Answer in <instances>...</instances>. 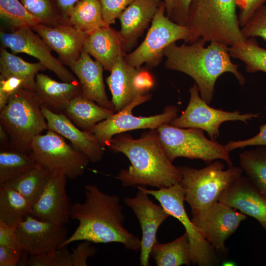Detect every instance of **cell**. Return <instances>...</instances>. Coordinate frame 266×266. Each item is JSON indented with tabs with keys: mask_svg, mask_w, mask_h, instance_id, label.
I'll use <instances>...</instances> for the list:
<instances>
[{
	"mask_svg": "<svg viewBox=\"0 0 266 266\" xmlns=\"http://www.w3.org/2000/svg\"><path fill=\"white\" fill-rule=\"evenodd\" d=\"M84 190V201L71 206V218L78 220V226L60 247L87 240L120 243L127 249L140 250L141 240L123 226L125 216L119 197L104 193L94 184L85 185Z\"/></svg>",
	"mask_w": 266,
	"mask_h": 266,
	"instance_id": "obj_1",
	"label": "cell"
},
{
	"mask_svg": "<svg viewBox=\"0 0 266 266\" xmlns=\"http://www.w3.org/2000/svg\"><path fill=\"white\" fill-rule=\"evenodd\" d=\"M107 147L123 154L131 162L129 168L122 169L118 175L125 187L150 186L160 189L181 182V172L165 153L157 129L143 133L138 139L128 133L116 134Z\"/></svg>",
	"mask_w": 266,
	"mask_h": 266,
	"instance_id": "obj_2",
	"label": "cell"
},
{
	"mask_svg": "<svg viewBox=\"0 0 266 266\" xmlns=\"http://www.w3.org/2000/svg\"><path fill=\"white\" fill-rule=\"evenodd\" d=\"M199 39L189 45L173 43L164 51L165 66L183 72L192 78L198 86L200 96L211 103L218 77L226 72L233 73L241 85L245 78L238 71V65L232 62L226 44L211 41L207 47Z\"/></svg>",
	"mask_w": 266,
	"mask_h": 266,
	"instance_id": "obj_3",
	"label": "cell"
},
{
	"mask_svg": "<svg viewBox=\"0 0 266 266\" xmlns=\"http://www.w3.org/2000/svg\"><path fill=\"white\" fill-rule=\"evenodd\" d=\"M236 0H193L186 26L188 43L199 39L233 46L245 42L236 13Z\"/></svg>",
	"mask_w": 266,
	"mask_h": 266,
	"instance_id": "obj_4",
	"label": "cell"
},
{
	"mask_svg": "<svg viewBox=\"0 0 266 266\" xmlns=\"http://www.w3.org/2000/svg\"><path fill=\"white\" fill-rule=\"evenodd\" d=\"M41 100L34 91L21 88L0 111V125L7 133L10 149L30 153L33 138L48 130Z\"/></svg>",
	"mask_w": 266,
	"mask_h": 266,
	"instance_id": "obj_5",
	"label": "cell"
},
{
	"mask_svg": "<svg viewBox=\"0 0 266 266\" xmlns=\"http://www.w3.org/2000/svg\"><path fill=\"white\" fill-rule=\"evenodd\" d=\"M182 175L180 184L185 200L191 211H195L218 201L222 193L243 173L241 167L233 166L225 169L224 164L215 161L202 168L178 166Z\"/></svg>",
	"mask_w": 266,
	"mask_h": 266,
	"instance_id": "obj_6",
	"label": "cell"
},
{
	"mask_svg": "<svg viewBox=\"0 0 266 266\" xmlns=\"http://www.w3.org/2000/svg\"><path fill=\"white\" fill-rule=\"evenodd\" d=\"M157 130L163 150L171 162L176 158L184 157L200 159L209 165L221 159L229 166H233L225 145L207 139L202 130L179 128L170 124H163Z\"/></svg>",
	"mask_w": 266,
	"mask_h": 266,
	"instance_id": "obj_7",
	"label": "cell"
},
{
	"mask_svg": "<svg viewBox=\"0 0 266 266\" xmlns=\"http://www.w3.org/2000/svg\"><path fill=\"white\" fill-rule=\"evenodd\" d=\"M165 12L166 6L163 2L143 41L135 50L125 55V59L129 65L136 68L143 64L148 68L155 67L164 57V51L169 45L179 40L188 43V27L173 22L165 15Z\"/></svg>",
	"mask_w": 266,
	"mask_h": 266,
	"instance_id": "obj_8",
	"label": "cell"
},
{
	"mask_svg": "<svg viewBox=\"0 0 266 266\" xmlns=\"http://www.w3.org/2000/svg\"><path fill=\"white\" fill-rule=\"evenodd\" d=\"M30 153L39 164L52 172H62L70 179L82 175L90 162L86 155L51 130L33 138Z\"/></svg>",
	"mask_w": 266,
	"mask_h": 266,
	"instance_id": "obj_9",
	"label": "cell"
},
{
	"mask_svg": "<svg viewBox=\"0 0 266 266\" xmlns=\"http://www.w3.org/2000/svg\"><path fill=\"white\" fill-rule=\"evenodd\" d=\"M151 97L149 94L137 96L122 110L86 131L105 148L116 134L134 130L157 129L163 124H169L177 117L178 110L175 105H166L162 113L150 116H135L132 114L135 107L149 100Z\"/></svg>",
	"mask_w": 266,
	"mask_h": 266,
	"instance_id": "obj_10",
	"label": "cell"
},
{
	"mask_svg": "<svg viewBox=\"0 0 266 266\" xmlns=\"http://www.w3.org/2000/svg\"><path fill=\"white\" fill-rule=\"evenodd\" d=\"M143 188L159 201L170 216L177 219L184 227L190 243L192 263L199 266L216 264L217 260L214 249L203 237L186 213L184 204L185 193L181 185L178 183L156 190Z\"/></svg>",
	"mask_w": 266,
	"mask_h": 266,
	"instance_id": "obj_11",
	"label": "cell"
},
{
	"mask_svg": "<svg viewBox=\"0 0 266 266\" xmlns=\"http://www.w3.org/2000/svg\"><path fill=\"white\" fill-rule=\"evenodd\" d=\"M190 98L184 111L169 123L182 128H197L205 131L210 139L216 140L221 125L227 121H247L260 117V113L241 114L238 110L230 112L210 106L200 96L196 84L190 89Z\"/></svg>",
	"mask_w": 266,
	"mask_h": 266,
	"instance_id": "obj_12",
	"label": "cell"
},
{
	"mask_svg": "<svg viewBox=\"0 0 266 266\" xmlns=\"http://www.w3.org/2000/svg\"><path fill=\"white\" fill-rule=\"evenodd\" d=\"M192 221L214 249L225 251V242L237 229L247 215L218 201L192 212Z\"/></svg>",
	"mask_w": 266,
	"mask_h": 266,
	"instance_id": "obj_13",
	"label": "cell"
},
{
	"mask_svg": "<svg viewBox=\"0 0 266 266\" xmlns=\"http://www.w3.org/2000/svg\"><path fill=\"white\" fill-rule=\"evenodd\" d=\"M31 28H24L7 33L1 31L0 39L3 47L14 53H22L36 58L46 69L53 71L63 82L78 80L76 76L54 57L51 49Z\"/></svg>",
	"mask_w": 266,
	"mask_h": 266,
	"instance_id": "obj_14",
	"label": "cell"
},
{
	"mask_svg": "<svg viewBox=\"0 0 266 266\" xmlns=\"http://www.w3.org/2000/svg\"><path fill=\"white\" fill-rule=\"evenodd\" d=\"M16 234L22 248L29 255L55 251L67 239L65 225L38 220L28 215L17 225Z\"/></svg>",
	"mask_w": 266,
	"mask_h": 266,
	"instance_id": "obj_15",
	"label": "cell"
},
{
	"mask_svg": "<svg viewBox=\"0 0 266 266\" xmlns=\"http://www.w3.org/2000/svg\"><path fill=\"white\" fill-rule=\"evenodd\" d=\"M138 191L134 197H125L124 202L135 215L142 231L140 264L149 265V258L153 246L157 243V233L159 227L170 216L160 204L154 203L143 187L138 186Z\"/></svg>",
	"mask_w": 266,
	"mask_h": 266,
	"instance_id": "obj_16",
	"label": "cell"
},
{
	"mask_svg": "<svg viewBox=\"0 0 266 266\" xmlns=\"http://www.w3.org/2000/svg\"><path fill=\"white\" fill-rule=\"evenodd\" d=\"M67 178L62 172H52L43 193L33 205L31 215L60 225L69 223L72 204L66 193Z\"/></svg>",
	"mask_w": 266,
	"mask_h": 266,
	"instance_id": "obj_17",
	"label": "cell"
},
{
	"mask_svg": "<svg viewBox=\"0 0 266 266\" xmlns=\"http://www.w3.org/2000/svg\"><path fill=\"white\" fill-rule=\"evenodd\" d=\"M31 29L58 54L61 62L69 67L79 59L89 36L66 24L55 26L39 24Z\"/></svg>",
	"mask_w": 266,
	"mask_h": 266,
	"instance_id": "obj_18",
	"label": "cell"
},
{
	"mask_svg": "<svg viewBox=\"0 0 266 266\" xmlns=\"http://www.w3.org/2000/svg\"><path fill=\"white\" fill-rule=\"evenodd\" d=\"M218 201L254 218L266 231V198L246 176H240L230 185Z\"/></svg>",
	"mask_w": 266,
	"mask_h": 266,
	"instance_id": "obj_19",
	"label": "cell"
},
{
	"mask_svg": "<svg viewBox=\"0 0 266 266\" xmlns=\"http://www.w3.org/2000/svg\"><path fill=\"white\" fill-rule=\"evenodd\" d=\"M48 130H51L68 139L77 150L86 155L92 163L101 160L104 148L94 136L86 131L79 129L63 113H56L42 105Z\"/></svg>",
	"mask_w": 266,
	"mask_h": 266,
	"instance_id": "obj_20",
	"label": "cell"
},
{
	"mask_svg": "<svg viewBox=\"0 0 266 266\" xmlns=\"http://www.w3.org/2000/svg\"><path fill=\"white\" fill-rule=\"evenodd\" d=\"M69 68L79 81L84 96L104 108L115 111L105 92L104 68L99 62L93 60L83 49L79 59Z\"/></svg>",
	"mask_w": 266,
	"mask_h": 266,
	"instance_id": "obj_21",
	"label": "cell"
},
{
	"mask_svg": "<svg viewBox=\"0 0 266 266\" xmlns=\"http://www.w3.org/2000/svg\"><path fill=\"white\" fill-rule=\"evenodd\" d=\"M163 2L160 0H133L118 18L119 33L127 51L136 43Z\"/></svg>",
	"mask_w": 266,
	"mask_h": 266,
	"instance_id": "obj_22",
	"label": "cell"
},
{
	"mask_svg": "<svg viewBox=\"0 0 266 266\" xmlns=\"http://www.w3.org/2000/svg\"><path fill=\"white\" fill-rule=\"evenodd\" d=\"M83 49L109 71L119 58L127 54L119 31L110 26L101 28L89 34Z\"/></svg>",
	"mask_w": 266,
	"mask_h": 266,
	"instance_id": "obj_23",
	"label": "cell"
},
{
	"mask_svg": "<svg viewBox=\"0 0 266 266\" xmlns=\"http://www.w3.org/2000/svg\"><path fill=\"white\" fill-rule=\"evenodd\" d=\"M35 86L42 104L56 113H63L70 100L82 93L78 80L59 82L43 73L36 75Z\"/></svg>",
	"mask_w": 266,
	"mask_h": 266,
	"instance_id": "obj_24",
	"label": "cell"
},
{
	"mask_svg": "<svg viewBox=\"0 0 266 266\" xmlns=\"http://www.w3.org/2000/svg\"><path fill=\"white\" fill-rule=\"evenodd\" d=\"M136 68L129 65L125 57L119 58L112 67L106 81L112 96L111 102L115 111L122 110L137 96L132 85Z\"/></svg>",
	"mask_w": 266,
	"mask_h": 266,
	"instance_id": "obj_25",
	"label": "cell"
},
{
	"mask_svg": "<svg viewBox=\"0 0 266 266\" xmlns=\"http://www.w3.org/2000/svg\"><path fill=\"white\" fill-rule=\"evenodd\" d=\"M63 113L78 128L88 131L110 117L114 111L96 104L81 93L70 100Z\"/></svg>",
	"mask_w": 266,
	"mask_h": 266,
	"instance_id": "obj_26",
	"label": "cell"
},
{
	"mask_svg": "<svg viewBox=\"0 0 266 266\" xmlns=\"http://www.w3.org/2000/svg\"><path fill=\"white\" fill-rule=\"evenodd\" d=\"M52 171L37 163L32 169L0 185L14 189L32 205L43 193Z\"/></svg>",
	"mask_w": 266,
	"mask_h": 266,
	"instance_id": "obj_27",
	"label": "cell"
},
{
	"mask_svg": "<svg viewBox=\"0 0 266 266\" xmlns=\"http://www.w3.org/2000/svg\"><path fill=\"white\" fill-rule=\"evenodd\" d=\"M150 256L158 266H189L192 259L187 233L185 232L182 235L168 243L157 242L151 249Z\"/></svg>",
	"mask_w": 266,
	"mask_h": 266,
	"instance_id": "obj_28",
	"label": "cell"
},
{
	"mask_svg": "<svg viewBox=\"0 0 266 266\" xmlns=\"http://www.w3.org/2000/svg\"><path fill=\"white\" fill-rule=\"evenodd\" d=\"M46 69L38 62L35 63L27 62L18 56L9 53L5 48H0V76L4 78L15 77L22 80L26 89L35 91V77L41 70Z\"/></svg>",
	"mask_w": 266,
	"mask_h": 266,
	"instance_id": "obj_29",
	"label": "cell"
},
{
	"mask_svg": "<svg viewBox=\"0 0 266 266\" xmlns=\"http://www.w3.org/2000/svg\"><path fill=\"white\" fill-rule=\"evenodd\" d=\"M68 24L88 34L106 26L99 0H80L70 11Z\"/></svg>",
	"mask_w": 266,
	"mask_h": 266,
	"instance_id": "obj_30",
	"label": "cell"
},
{
	"mask_svg": "<svg viewBox=\"0 0 266 266\" xmlns=\"http://www.w3.org/2000/svg\"><path fill=\"white\" fill-rule=\"evenodd\" d=\"M33 206L14 189L0 187V222L17 226L32 212Z\"/></svg>",
	"mask_w": 266,
	"mask_h": 266,
	"instance_id": "obj_31",
	"label": "cell"
},
{
	"mask_svg": "<svg viewBox=\"0 0 266 266\" xmlns=\"http://www.w3.org/2000/svg\"><path fill=\"white\" fill-rule=\"evenodd\" d=\"M256 146L240 153V166L245 176L266 198V146Z\"/></svg>",
	"mask_w": 266,
	"mask_h": 266,
	"instance_id": "obj_32",
	"label": "cell"
},
{
	"mask_svg": "<svg viewBox=\"0 0 266 266\" xmlns=\"http://www.w3.org/2000/svg\"><path fill=\"white\" fill-rule=\"evenodd\" d=\"M37 162L30 153L13 149H0V185L33 168Z\"/></svg>",
	"mask_w": 266,
	"mask_h": 266,
	"instance_id": "obj_33",
	"label": "cell"
},
{
	"mask_svg": "<svg viewBox=\"0 0 266 266\" xmlns=\"http://www.w3.org/2000/svg\"><path fill=\"white\" fill-rule=\"evenodd\" d=\"M230 56L238 59L245 65L247 72L266 73V49L258 44L255 38H250L239 44L229 46Z\"/></svg>",
	"mask_w": 266,
	"mask_h": 266,
	"instance_id": "obj_34",
	"label": "cell"
},
{
	"mask_svg": "<svg viewBox=\"0 0 266 266\" xmlns=\"http://www.w3.org/2000/svg\"><path fill=\"white\" fill-rule=\"evenodd\" d=\"M1 20L13 31L24 28H31L41 24L19 0H0Z\"/></svg>",
	"mask_w": 266,
	"mask_h": 266,
	"instance_id": "obj_35",
	"label": "cell"
},
{
	"mask_svg": "<svg viewBox=\"0 0 266 266\" xmlns=\"http://www.w3.org/2000/svg\"><path fill=\"white\" fill-rule=\"evenodd\" d=\"M41 24L55 26L66 24L55 0H19Z\"/></svg>",
	"mask_w": 266,
	"mask_h": 266,
	"instance_id": "obj_36",
	"label": "cell"
},
{
	"mask_svg": "<svg viewBox=\"0 0 266 266\" xmlns=\"http://www.w3.org/2000/svg\"><path fill=\"white\" fill-rule=\"evenodd\" d=\"M241 32L246 39L259 37L266 41V5H261L255 11L241 27Z\"/></svg>",
	"mask_w": 266,
	"mask_h": 266,
	"instance_id": "obj_37",
	"label": "cell"
},
{
	"mask_svg": "<svg viewBox=\"0 0 266 266\" xmlns=\"http://www.w3.org/2000/svg\"><path fill=\"white\" fill-rule=\"evenodd\" d=\"M133 0H99L104 21L107 26L114 24Z\"/></svg>",
	"mask_w": 266,
	"mask_h": 266,
	"instance_id": "obj_38",
	"label": "cell"
},
{
	"mask_svg": "<svg viewBox=\"0 0 266 266\" xmlns=\"http://www.w3.org/2000/svg\"><path fill=\"white\" fill-rule=\"evenodd\" d=\"M132 85L133 89L137 96L149 94L155 85V79L152 74L148 68H136L133 77Z\"/></svg>",
	"mask_w": 266,
	"mask_h": 266,
	"instance_id": "obj_39",
	"label": "cell"
},
{
	"mask_svg": "<svg viewBox=\"0 0 266 266\" xmlns=\"http://www.w3.org/2000/svg\"><path fill=\"white\" fill-rule=\"evenodd\" d=\"M21 88H26L24 82L18 78L0 76V111L5 106L9 97Z\"/></svg>",
	"mask_w": 266,
	"mask_h": 266,
	"instance_id": "obj_40",
	"label": "cell"
},
{
	"mask_svg": "<svg viewBox=\"0 0 266 266\" xmlns=\"http://www.w3.org/2000/svg\"><path fill=\"white\" fill-rule=\"evenodd\" d=\"M266 109V103L265 105ZM259 132L255 136L242 140H232L228 141L225 146L230 152L238 148H242L250 146H266V124L259 127Z\"/></svg>",
	"mask_w": 266,
	"mask_h": 266,
	"instance_id": "obj_41",
	"label": "cell"
},
{
	"mask_svg": "<svg viewBox=\"0 0 266 266\" xmlns=\"http://www.w3.org/2000/svg\"><path fill=\"white\" fill-rule=\"evenodd\" d=\"M90 243L89 241L83 240L76 248L72 249L73 266H86L87 259L97 253V249Z\"/></svg>",
	"mask_w": 266,
	"mask_h": 266,
	"instance_id": "obj_42",
	"label": "cell"
},
{
	"mask_svg": "<svg viewBox=\"0 0 266 266\" xmlns=\"http://www.w3.org/2000/svg\"><path fill=\"white\" fill-rule=\"evenodd\" d=\"M17 226H10L0 222V246L15 249H23L16 236Z\"/></svg>",
	"mask_w": 266,
	"mask_h": 266,
	"instance_id": "obj_43",
	"label": "cell"
},
{
	"mask_svg": "<svg viewBox=\"0 0 266 266\" xmlns=\"http://www.w3.org/2000/svg\"><path fill=\"white\" fill-rule=\"evenodd\" d=\"M266 2V0H236L237 5L240 9L238 19L240 27H242L255 11Z\"/></svg>",
	"mask_w": 266,
	"mask_h": 266,
	"instance_id": "obj_44",
	"label": "cell"
},
{
	"mask_svg": "<svg viewBox=\"0 0 266 266\" xmlns=\"http://www.w3.org/2000/svg\"><path fill=\"white\" fill-rule=\"evenodd\" d=\"M193 0H176L170 19L182 26H186L189 9Z\"/></svg>",
	"mask_w": 266,
	"mask_h": 266,
	"instance_id": "obj_45",
	"label": "cell"
},
{
	"mask_svg": "<svg viewBox=\"0 0 266 266\" xmlns=\"http://www.w3.org/2000/svg\"><path fill=\"white\" fill-rule=\"evenodd\" d=\"M23 249H15L0 246V266L18 265Z\"/></svg>",
	"mask_w": 266,
	"mask_h": 266,
	"instance_id": "obj_46",
	"label": "cell"
},
{
	"mask_svg": "<svg viewBox=\"0 0 266 266\" xmlns=\"http://www.w3.org/2000/svg\"><path fill=\"white\" fill-rule=\"evenodd\" d=\"M55 251L36 255H29L27 266H58Z\"/></svg>",
	"mask_w": 266,
	"mask_h": 266,
	"instance_id": "obj_47",
	"label": "cell"
},
{
	"mask_svg": "<svg viewBox=\"0 0 266 266\" xmlns=\"http://www.w3.org/2000/svg\"><path fill=\"white\" fill-rule=\"evenodd\" d=\"M58 266H73L72 253L67 246L59 248L55 251Z\"/></svg>",
	"mask_w": 266,
	"mask_h": 266,
	"instance_id": "obj_48",
	"label": "cell"
},
{
	"mask_svg": "<svg viewBox=\"0 0 266 266\" xmlns=\"http://www.w3.org/2000/svg\"><path fill=\"white\" fill-rule=\"evenodd\" d=\"M57 6L66 23L68 24L69 13L74 5L80 0H55Z\"/></svg>",
	"mask_w": 266,
	"mask_h": 266,
	"instance_id": "obj_49",
	"label": "cell"
},
{
	"mask_svg": "<svg viewBox=\"0 0 266 266\" xmlns=\"http://www.w3.org/2000/svg\"><path fill=\"white\" fill-rule=\"evenodd\" d=\"M0 149H10V140L8 135L3 127L0 125Z\"/></svg>",
	"mask_w": 266,
	"mask_h": 266,
	"instance_id": "obj_50",
	"label": "cell"
},
{
	"mask_svg": "<svg viewBox=\"0 0 266 266\" xmlns=\"http://www.w3.org/2000/svg\"><path fill=\"white\" fill-rule=\"evenodd\" d=\"M166 16L170 19L175 6L176 0H164Z\"/></svg>",
	"mask_w": 266,
	"mask_h": 266,
	"instance_id": "obj_51",
	"label": "cell"
}]
</instances>
